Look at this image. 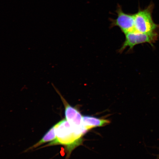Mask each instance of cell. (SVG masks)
Segmentation results:
<instances>
[{"instance_id":"obj_1","label":"cell","mask_w":159,"mask_h":159,"mask_svg":"<svg viewBox=\"0 0 159 159\" xmlns=\"http://www.w3.org/2000/svg\"><path fill=\"white\" fill-rule=\"evenodd\" d=\"M56 138L55 140L48 143L39 149L55 145L64 146L68 158L72 151L82 144L83 136L86 133L85 131L75 128L64 119L55 125Z\"/></svg>"},{"instance_id":"obj_2","label":"cell","mask_w":159,"mask_h":159,"mask_svg":"<svg viewBox=\"0 0 159 159\" xmlns=\"http://www.w3.org/2000/svg\"><path fill=\"white\" fill-rule=\"evenodd\" d=\"M154 5L151 4L147 8L139 10L134 14L135 31L152 34L157 33L159 25L155 23L152 17Z\"/></svg>"},{"instance_id":"obj_3","label":"cell","mask_w":159,"mask_h":159,"mask_svg":"<svg viewBox=\"0 0 159 159\" xmlns=\"http://www.w3.org/2000/svg\"><path fill=\"white\" fill-rule=\"evenodd\" d=\"M157 33L149 34L134 31L125 34V39L122 46L119 50V52L122 53L127 48L129 51L132 50L137 45L144 43H150L152 45L158 39Z\"/></svg>"},{"instance_id":"obj_4","label":"cell","mask_w":159,"mask_h":159,"mask_svg":"<svg viewBox=\"0 0 159 159\" xmlns=\"http://www.w3.org/2000/svg\"><path fill=\"white\" fill-rule=\"evenodd\" d=\"M116 13V18L111 20V27H118L125 35L135 31L134 14H128L124 13L121 6L119 5L117 8Z\"/></svg>"},{"instance_id":"obj_5","label":"cell","mask_w":159,"mask_h":159,"mask_svg":"<svg viewBox=\"0 0 159 159\" xmlns=\"http://www.w3.org/2000/svg\"><path fill=\"white\" fill-rule=\"evenodd\" d=\"M53 88L61 97L65 108V119L71 125L75 128L87 132L83 126V116L77 109L71 106L64 98L60 92L52 84Z\"/></svg>"},{"instance_id":"obj_6","label":"cell","mask_w":159,"mask_h":159,"mask_svg":"<svg viewBox=\"0 0 159 159\" xmlns=\"http://www.w3.org/2000/svg\"><path fill=\"white\" fill-rule=\"evenodd\" d=\"M110 123L107 119L89 116H83V126L87 131L93 128L105 126Z\"/></svg>"},{"instance_id":"obj_7","label":"cell","mask_w":159,"mask_h":159,"mask_svg":"<svg viewBox=\"0 0 159 159\" xmlns=\"http://www.w3.org/2000/svg\"><path fill=\"white\" fill-rule=\"evenodd\" d=\"M56 138V134L55 132V125L53 126L52 128L49 129L44 136L40 140L36 143L33 145L32 146L30 147V148L27 149L25 151V152H27L28 151H31L35 149L36 148H38L39 146L47 143L48 142H51L55 140Z\"/></svg>"},{"instance_id":"obj_8","label":"cell","mask_w":159,"mask_h":159,"mask_svg":"<svg viewBox=\"0 0 159 159\" xmlns=\"http://www.w3.org/2000/svg\"><path fill=\"white\" fill-rule=\"evenodd\" d=\"M159 159V156H158V158H157V159Z\"/></svg>"}]
</instances>
